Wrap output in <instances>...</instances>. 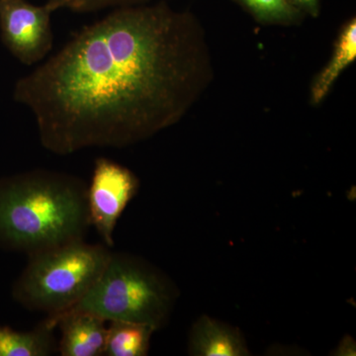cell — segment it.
I'll return each mask as SVG.
<instances>
[{"label":"cell","instance_id":"6da1fadb","mask_svg":"<svg viewBox=\"0 0 356 356\" xmlns=\"http://www.w3.org/2000/svg\"><path fill=\"white\" fill-rule=\"evenodd\" d=\"M213 76L203 28L165 2L124 6L86 26L20 79L42 146L58 156L124 147L175 125Z\"/></svg>","mask_w":356,"mask_h":356},{"label":"cell","instance_id":"7a4b0ae2","mask_svg":"<svg viewBox=\"0 0 356 356\" xmlns=\"http://www.w3.org/2000/svg\"><path fill=\"white\" fill-rule=\"evenodd\" d=\"M88 227L81 178L34 170L0 179V247L29 257L83 240Z\"/></svg>","mask_w":356,"mask_h":356},{"label":"cell","instance_id":"3957f363","mask_svg":"<svg viewBox=\"0 0 356 356\" xmlns=\"http://www.w3.org/2000/svg\"><path fill=\"white\" fill-rule=\"evenodd\" d=\"M177 298L175 283L158 267L112 252L95 284L67 311L88 312L106 322L142 323L158 331L170 320Z\"/></svg>","mask_w":356,"mask_h":356},{"label":"cell","instance_id":"277c9868","mask_svg":"<svg viewBox=\"0 0 356 356\" xmlns=\"http://www.w3.org/2000/svg\"><path fill=\"white\" fill-rule=\"evenodd\" d=\"M111 248L83 240L29 255L14 283L13 296L30 311L55 317L79 303L95 284L111 255Z\"/></svg>","mask_w":356,"mask_h":356},{"label":"cell","instance_id":"5b68a950","mask_svg":"<svg viewBox=\"0 0 356 356\" xmlns=\"http://www.w3.org/2000/svg\"><path fill=\"white\" fill-rule=\"evenodd\" d=\"M139 188V178L128 168L109 159H95L88 186L89 224L106 247H114L117 222Z\"/></svg>","mask_w":356,"mask_h":356},{"label":"cell","instance_id":"8992f818","mask_svg":"<svg viewBox=\"0 0 356 356\" xmlns=\"http://www.w3.org/2000/svg\"><path fill=\"white\" fill-rule=\"evenodd\" d=\"M50 7L26 0H0V33L4 46L22 64L44 60L53 48Z\"/></svg>","mask_w":356,"mask_h":356},{"label":"cell","instance_id":"52a82bcc","mask_svg":"<svg viewBox=\"0 0 356 356\" xmlns=\"http://www.w3.org/2000/svg\"><path fill=\"white\" fill-rule=\"evenodd\" d=\"M47 323L58 327L60 339L58 350L62 356L104 355L106 348V321L83 311H67L55 317H47Z\"/></svg>","mask_w":356,"mask_h":356},{"label":"cell","instance_id":"ba28073f","mask_svg":"<svg viewBox=\"0 0 356 356\" xmlns=\"http://www.w3.org/2000/svg\"><path fill=\"white\" fill-rule=\"evenodd\" d=\"M188 353L194 356L250 355L247 341L238 327L201 316L189 334Z\"/></svg>","mask_w":356,"mask_h":356},{"label":"cell","instance_id":"9c48e42d","mask_svg":"<svg viewBox=\"0 0 356 356\" xmlns=\"http://www.w3.org/2000/svg\"><path fill=\"white\" fill-rule=\"evenodd\" d=\"M356 58V19L350 18L341 27L334 44L331 60L314 79L310 90L311 104L324 102L341 72Z\"/></svg>","mask_w":356,"mask_h":356},{"label":"cell","instance_id":"30bf717a","mask_svg":"<svg viewBox=\"0 0 356 356\" xmlns=\"http://www.w3.org/2000/svg\"><path fill=\"white\" fill-rule=\"evenodd\" d=\"M55 329L44 320L30 332L14 331L0 325V356L51 355L57 348Z\"/></svg>","mask_w":356,"mask_h":356},{"label":"cell","instance_id":"8fae6325","mask_svg":"<svg viewBox=\"0 0 356 356\" xmlns=\"http://www.w3.org/2000/svg\"><path fill=\"white\" fill-rule=\"evenodd\" d=\"M156 330L142 323L113 321L107 327V356H146Z\"/></svg>","mask_w":356,"mask_h":356},{"label":"cell","instance_id":"7c38bea8","mask_svg":"<svg viewBox=\"0 0 356 356\" xmlns=\"http://www.w3.org/2000/svg\"><path fill=\"white\" fill-rule=\"evenodd\" d=\"M264 25H299L305 14L288 0H233Z\"/></svg>","mask_w":356,"mask_h":356},{"label":"cell","instance_id":"4fadbf2b","mask_svg":"<svg viewBox=\"0 0 356 356\" xmlns=\"http://www.w3.org/2000/svg\"><path fill=\"white\" fill-rule=\"evenodd\" d=\"M142 0H47L46 4L51 11L67 8L76 13H91L108 7L138 6Z\"/></svg>","mask_w":356,"mask_h":356},{"label":"cell","instance_id":"5bb4252c","mask_svg":"<svg viewBox=\"0 0 356 356\" xmlns=\"http://www.w3.org/2000/svg\"><path fill=\"white\" fill-rule=\"evenodd\" d=\"M292 6L297 7L299 10L311 16V17L317 18L321 13V0H288Z\"/></svg>","mask_w":356,"mask_h":356},{"label":"cell","instance_id":"9a60e30c","mask_svg":"<svg viewBox=\"0 0 356 356\" xmlns=\"http://www.w3.org/2000/svg\"><path fill=\"white\" fill-rule=\"evenodd\" d=\"M339 353L341 355H355V344L353 343V339L346 337L343 339V343L339 344Z\"/></svg>","mask_w":356,"mask_h":356}]
</instances>
